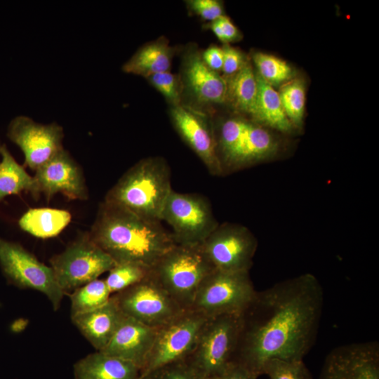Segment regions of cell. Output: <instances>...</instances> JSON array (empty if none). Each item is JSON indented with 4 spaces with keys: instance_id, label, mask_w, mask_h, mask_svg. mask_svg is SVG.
Instances as JSON below:
<instances>
[{
    "instance_id": "1",
    "label": "cell",
    "mask_w": 379,
    "mask_h": 379,
    "mask_svg": "<svg viewBox=\"0 0 379 379\" xmlns=\"http://www.w3.org/2000/svg\"><path fill=\"white\" fill-rule=\"evenodd\" d=\"M323 305V288L310 273L256 291L240 314L232 362L259 377L268 359L303 360L315 342Z\"/></svg>"
},
{
    "instance_id": "2",
    "label": "cell",
    "mask_w": 379,
    "mask_h": 379,
    "mask_svg": "<svg viewBox=\"0 0 379 379\" xmlns=\"http://www.w3.org/2000/svg\"><path fill=\"white\" fill-rule=\"evenodd\" d=\"M88 234L116 263L135 262L149 268L176 245L161 221L142 218L105 200Z\"/></svg>"
},
{
    "instance_id": "3",
    "label": "cell",
    "mask_w": 379,
    "mask_h": 379,
    "mask_svg": "<svg viewBox=\"0 0 379 379\" xmlns=\"http://www.w3.org/2000/svg\"><path fill=\"white\" fill-rule=\"evenodd\" d=\"M172 190L167 161L159 156L149 157L126 171L104 200L142 218L161 221L164 206Z\"/></svg>"
},
{
    "instance_id": "4",
    "label": "cell",
    "mask_w": 379,
    "mask_h": 379,
    "mask_svg": "<svg viewBox=\"0 0 379 379\" xmlns=\"http://www.w3.org/2000/svg\"><path fill=\"white\" fill-rule=\"evenodd\" d=\"M213 270L200 245L176 244L149 268V276L186 310L191 307L202 280Z\"/></svg>"
},
{
    "instance_id": "5",
    "label": "cell",
    "mask_w": 379,
    "mask_h": 379,
    "mask_svg": "<svg viewBox=\"0 0 379 379\" xmlns=\"http://www.w3.org/2000/svg\"><path fill=\"white\" fill-rule=\"evenodd\" d=\"M240 330V314L208 318L197 342L183 361L198 376L210 379L233 361Z\"/></svg>"
},
{
    "instance_id": "6",
    "label": "cell",
    "mask_w": 379,
    "mask_h": 379,
    "mask_svg": "<svg viewBox=\"0 0 379 379\" xmlns=\"http://www.w3.org/2000/svg\"><path fill=\"white\" fill-rule=\"evenodd\" d=\"M255 293L249 272L213 270L202 280L190 309L207 318L241 314Z\"/></svg>"
},
{
    "instance_id": "7",
    "label": "cell",
    "mask_w": 379,
    "mask_h": 379,
    "mask_svg": "<svg viewBox=\"0 0 379 379\" xmlns=\"http://www.w3.org/2000/svg\"><path fill=\"white\" fill-rule=\"evenodd\" d=\"M208 318L186 309L157 328L147 359L140 371L143 379L172 363L183 361L193 350Z\"/></svg>"
},
{
    "instance_id": "8",
    "label": "cell",
    "mask_w": 379,
    "mask_h": 379,
    "mask_svg": "<svg viewBox=\"0 0 379 379\" xmlns=\"http://www.w3.org/2000/svg\"><path fill=\"white\" fill-rule=\"evenodd\" d=\"M50 264L59 286L65 293L98 279L117 263L91 240L87 232L53 256Z\"/></svg>"
},
{
    "instance_id": "9",
    "label": "cell",
    "mask_w": 379,
    "mask_h": 379,
    "mask_svg": "<svg viewBox=\"0 0 379 379\" xmlns=\"http://www.w3.org/2000/svg\"><path fill=\"white\" fill-rule=\"evenodd\" d=\"M161 221L171 227L176 244L185 246L201 245L219 225L204 197L173 190L164 206Z\"/></svg>"
},
{
    "instance_id": "10",
    "label": "cell",
    "mask_w": 379,
    "mask_h": 379,
    "mask_svg": "<svg viewBox=\"0 0 379 379\" xmlns=\"http://www.w3.org/2000/svg\"><path fill=\"white\" fill-rule=\"evenodd\" d=\"M0 269L8 281L22 288L43 293L54 310H58L65 295L50 266L40 262L18 243L0 236Z\"/></svg>"
},
{
    "instance_id": "11",
    "label": "cell",
    "mask_w": 379,
    "mask_h": 379,
    "mask_svg": "<svg viewBox=\"0 0 379 379\" xmlns=\"http://www.w3.org/2000/svg\"><path fill=\"white\" fill-rule=\"evenodd\" d=\"M200 246L215 270L249 272L258 242L247 227L227 222L219 224Z\"/></svg>"
},
{
    "instance_id": "12",
    "label": "cell",
    "mask_w": 379,
    "mask_h": 379,
    "mask_svg": "<svg viewBox=\"0 0 379 379\" xmlns=\"http://www.w3.org/2000/svg\"><path fill=\"white\" fill-rule=\"evenodd\" d=\"M112 297L126 317L155 328L184 310L149 273L141 281Z\"/></svg>"
},
{
    "instance_id": "13",
    "label": "cell",
    "mask_w": 379,
    "mask_h": 379,
    "mask_svg": "<svg viewBox=\"0 0 379 379\" xmlns=\"http://www.w3.org/2000/svg\"><path fill=\"white\" fill-rule=\"evenodd\" d=\"M278 133L250 120L234 145L220 159L222 175L281 159L286 147Z\"/></svg>"
},
{
    "instance_id": "14",
    "label": "cell",
    "mask_w": 379,
    "mask_h": 379,
    "mask_svg": "<svg viewBox=\"0 0 379 379\" xmlns=\"http://www.w3.org/2000/svg\"><path fill=\"white\" fill-rule=\"evenodd\" d=\"M6 135L22 152L25 165L36 171L62 149L64 131L56 122L40 124L25 115L9 122Z\"/></svg>"
},
{
    "instance_id": "15",
    "label": "cell",
    "mask_w": 379,
    "mask_h": 379,
    "mask_svg": "<svg viewBox=\"0 0 379 379\" xmlns=\"http://www.w3.org/2000/svg\"><path fill=\"white\" fill-rule=\"evenodd\" d=\"M172 124L182 140L198 156L208 172L222 176L214 126L207 114L187 105L171 107Z\"/></svg>"
},
{
    "instance_id": "16",
    "label": "cell",
    "mask_w": 379,
    "mask_h": 379,
    "mask_svg": "<svg viewBox=\"0 0 379 379\" xmlns=\"http://www.w3.org/2000/svg\"><path fill=\"white\" fill-rule=\"evenodd\" d=\"M319 379H379L378 343L368 341L335 347L326 357Z\"/></svg>"
},
{
    "instance_id": "17",
    "label": "cell",
    "mask_w": 379,
    "mask_h": 379,
    "mask_svg": "<svg viewBox=\"0 0 379 379\" xmlns=\"http://www.w3.org/2000/svg\"><path fill=\"white\" fill-rule=\"evenodd\" d=\"M37 194L49 200L60 192L70 199L86 200L88 188L81 166L65 148L35 171Z\"/></svg>"
},
{
    "instance_id": "18",
    "label": "cell",
    "mask_w": 379,
    "mask_h": 379,
    "mask_svg": "<svg viewBox=\"0 0 379 379\" xmlns=\"http://www.w3.org/2000/svg\"><path fill=\"white\" fill-rule=\"evenodd\" d=\"M182 95L186 93L197 107L225 103V79L210 69L204 62L201 53L194 46L186 48L182 58Z\"/></svg>"
},
{
    "instance_id": "19",
    "label": "cell",
    "mask_w": 379,
    "mask_h": 379,
    "mask_svg": "<svg viewBox=\"0 0 379 379\" xmlns=\"http://www.w3.org/2000/svg\"><path fill=\"white\" fill-rule=\"evenodd\" d=\"M157 328L126 317L107 345L100 352L128 361L140 368L152 347Z\"/></svg>"
},
{
    "instance_id": "20",
    "label": "cell",
    "mask_w": 379,
    "mask_h": 379,
    "mask_svg": "<svg viewBox=\"0 0 379 379\" xmlns=\"http://www.w3.org/2000/svg\"><path fill=\"white\" fill-rule=\"evenodd\" d=\"M126 316L114 298L95 310L71 316L74 325L96 351L109 342Z\"/></svg>"
},
{
    "instance_id": "21",
    "label": "cell",
    "mask_w": 379,
    "mask_h": 379,
    "mask_svg": "<svg viewBox=\"0 0 379 379\" xmlns=\"http://www.w3.org/2000/svg\"><path fill=\"white\" fill-rule=\"evenodd\" d=\"M74 379H140L134 364L100 351L89 354L74 365Z\"/></svg>"
},
{
    "instance_id": "22",
    "label": "cell",
    "mask_w": 379,
    "mask_h": 379,
    "mask_svg": "<svg viewBox=\"0 0 379 379\" xmlns=\"http://www.w3.org/2000/svg\"><path fill=\"white\" fill-rule=\"evenodd\" d=\"M175 53L164 36L140 46L123 65L124 72L147 78L152 74L170 71Z\"/></svg>"
},
{
    "instance_id": "23",
    "label": "cell",
    "mask_w": 379,
    "mask_h": 379,
    "mask_svg": "<svg viewBox=\"0 0 379 379\" xmlns=\"http://www.w3.org/2000/svg\"><path fill=\"white\" fill-rule=\"evenodd\" d=\"M256 76L258 98L251 120L286 135L297 132L284 112L278 91Z\"/></svg>"
},
{
    "instance_id": "24",
    "label": "cell",
    "mask_w": 379,
    "mask_h": 379,
    "mask_svg": "<svg viewBox=\"0 0 379 379\" xmlns=\"http://www.w3.org/2000/svg\"><path fill=\"white\" fill-rule=\"evenodd\" d=\"M227 84L226 101L237 112L253 116L258 98L256 73L248 62L241 70L224 77Z\"/></svg>"
},
{
    "instance_id": "25",
    "label": "cell",
    "mask_w": 379,
    "mask_h": 379,
    "mask_svg": "<svg viewBox=\"0 0 379 379\" xmlns=\"http://www.w3.org/2000/svg\"><path fill=\"white\" fill-rule=\"evenodd\" d=\"M71 213L62 209L36 208L27 210L19 219L18 225L24 232L38 238L58 235L70 222Z\"/></svg>"
},
{
    "instance_id": "26",
    "label": "cell",
    "mask_w": 379,
    "mask_h": 379,
    "mask_svg": "<svg viewBox=\"0 0 379 379\" xmlns=\"http://www.w3.org/2000/svg\"><path fill=\"white\" fill-rule=\"evenodd\" d=\"M0 201L8 196L28 191L39 197L33 176L25 171L13 157L5 144L0 150Z\"/></svg>"
},
{
    "instance_id": "27",
    "label": "cell",
    "mask_w": 379,
    "mask_h": 379,
    "mask_svg": "<svg viewBox=\"0 0 379 379\" xmlns=\"http://www.w3.org/2000/svg\"><path fill=\"white\" fill-rule=\"evenodd\" d=\"M111 293L105 279H96L73 291L69 295L71 316L86 312L105 304Z\"/></svg>"
},
{
    "instance_id": "28",
    "label": "cell",
    "mask_w": 379,
    "mask_h": 379,
    "mask_svg": "<svg viewBox=\"0 0 379 379\" xmlns=\"http://www.w3.org/2000/svg\"><path fill=\"white\" fill-rule=\"evenodd\" d=\"M284 112L296 131L303 126L305 108V85L293 78L281 86L278 92Z\"/></svg>"
},
{
    "instance_id": "29",
    "label": "cell",
    "mask_w": 379,
    "mask_h": 379,
    "mask_svg": "<svg viewBox=\"0 0 379 379\" xmlns=\"http://www.w3.org/2000/svg\"><path fill=\"white\" fill-rule=\"evenodd\" d=\"M252 60L256 74L272 87L281 86L294 78L293 69L284 60L262 52H255Z\"/></svg>"
},
{
    "instance_id": "30",
    "label": "cell",
    "mask_w": 379,
    "mask_h": 379,
    "mask_svg": "<svg viewBox=\"0 0 379 379\" xmlns=\"http://www.w3.org/2000/svg\"><path fill=\"white\" fill-rule=\"evenodd\" d=\"M105 279L110 293L121 291L145 279L149 268L135 262L117 263Z\"/></svg>"
},
{
    "instance_id": "31",
    "label": "cell",
    "mask_w": 379,
    "mask_h": 379,
    "mask_svg": "<svg viewBox=\"0 0 379 379\" xmlns=\"http://www.w3.org/2000/svg\"><path fill=\"white\" fill-rule=\"evenodd\" d=\"M263 374L269 379H313L303 360L268 359L261 369Z\"/></svg>"
},
{
    "instance_id": "32",
    "label": "cell",
    "mask_w": 379,
    "mask_h": 379,
    "mask_svg": "<svg viewBox=\"0 0 379 379\" xmlns=\"http://www.w3.org/2000/svg\"><path fill=\"white\" fill-rule=\"evenodd\" d=\"M146 79L165 98L171 107L182 105V85L180 74L168 71L152 74Z\"/></svg>"
},
{
    "instance_id": "33",
    "label": "cell",
    "mask_w": 379,
    "mask_h": 379,
    "mask_svg": "<svg viewBox=\"0 0 379 379\" xmlns=\"http://www.w3.org/2000/svg\"><path fill=\"white\" fill-rule=\"evenodd\" d=\"M187 8L204 20L213 22L224 15V7L218 0H188Z\"/></svg>"
},
{
    "instance_id": "34",
    "label": "cell",
    "mask_w": 379,
    "mask_h": 379,
    "mask_svg": "<svg viewBox=\"0 0 379 379\" xmlns=\"http://www.w3.org/2000/svg\"><path fill=\"white\" fill-rule=\"evenodd\" d=\"M205 25L206 28L211 29L217 39L224 44L238 41L242 37L239 29L225 15Z\"/></svg>"
},
{
    "instance_id": "35",
    "label": "cell",
    "mask_w": 379,
    "mask_h": 379,
    "mask_svg": "<svg viewBox=\"0 0 379 379\" xmlns=\"http://www.w3.org/2000/svg\"><path fill=\"white\" fill-rule=\"evenodd\" d=\"M143 379H202L184 361L166 365Z\"/></svg>"
},
{
    "instance_id": "36",
    "label": "cell",
    "mask_w": 379,
    "mask_h": 379,
    "mask_svg": "<svg viewBox=\"0 0 379 379\" xmlns=\"http://www.w3.org/2000/svg\"><path fill=\"white\" fill-rule=\"evenodd\" d=\"M223 50V65L222 72L223 77H229L241 70L249 61L246 56L240 50L224 44Z\"/></svg>"
},
{
    "instance_id": "37",
    "label": "cell",
    "mask_w": 379,
    "mask_h": 379,
    "mask_svg": "<svg viewBox=\"0 0 379 379\" xmlns=\"http://www.w3.org/2000/svg\"><path fill=\"white\" fill-rule=\"evenodd\" d=\"M201 58L205 64L212 70L218 73L222 71L224 58L222 47L211 45L201 53Z\"/></svg>"
},
{
    "instance_id": "38",
    "label": "cell",
    "mask_w": 379,
    "mask_h": 379,
    "mask_svg": "<svg viewBox=\"0 0 379 379\" xmlns=\"http://www.w3.org/2000/svg\"><path fill=\"white\" fill-rule=\"evenodd\" d=\"M258 377L242 365L232 362L220 374L210 379H257Z\"/></svg>"
},
{
    "instance_id": "39",
    "label": "cell",
    "mask_w": 379,
    "mask_h": 379,
    "mask_svg": "<svg viewBox=\"0 0 379 379\" xmlns=\"http://www.w3.org/2000/svg\"><path fill=\"white\" fill-rule=\"evenodd\" d=\"M1 145H2V144H1V142H0V150H1Z\"/></svg>"
}]
</instances>
